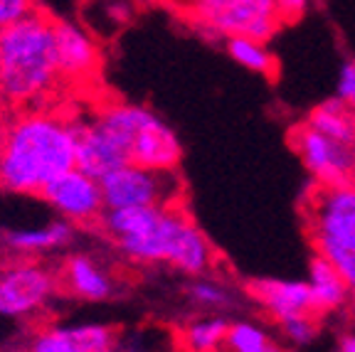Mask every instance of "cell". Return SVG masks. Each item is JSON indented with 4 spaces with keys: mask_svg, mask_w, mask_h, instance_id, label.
<instances>
[{
    "mask_svg": "<svg viewBox=\"0 0 355 352\" xmlns=\"http://www.w3.org/2000/svg\"><path fill=\"white\" fill-rule=\"evenodd\" d=\"M99 229L136 264H168L188 279L217 264L212 242L180 204L104 209Z\"/></svg>",
    "mask_w": 355,
    "mask_h": 352,
    "instance_id": "obj_1",
    "label": "cell"
},
{
    "mask_svg": "<svg viewBox=\"0 0 355 352\" xmlns=\"http://www.w3.org/2000/svg\"><path fill=\"white\" fill-rule=\"evenodd\" d=\"M74 168V121L42 106L17 109L3 121L0 187L40 195L57 175Z\"/></svg>",
    "mask_w": 355,
    "mask_h": 352,
    "instance_id": "obj_2",
    "label": "cell"
},
{
    "mask_svg": "<svg viewBox=\"0 0 355 352\" xmlns=\"http://www.w3.org/2000/svg\"><path fill=\"white\" fill-rule=\"evenodd\" d=\"M52 17L35 10L0 33V101L12 109L42 106L60 87Z\"/></svg>",
    "mask_w": 355,
    "mask_h": 352,
    "instance_id": "obj_3",
    "label": "cell"
},
{
    "mask_svg": "<svg viewBox=\"0 0 355 352\" xmlns=\"http://www.w3.org/2000/svg\"><path fill=\"white\" fill-rule=\"evenodd\" d=\"M92 121L126 153L128 163L150 170H178L183 146L161 116L146 106L106 101Z\"/></svg>",
    "mask_w": 355,
    "mask_h": 352,
    "instance_id": "obj_4",
    "label": "cell"
},
{
    "mask_svg": "<svg viewBox=\"0 0 355 352\" xmlns=\"http://www.w3.org/2000/svg\"><path fill=\"white\" fill-rule=\"evenodd\" d=\"M306 229L313 254L343 276L355 301V185H313L306 200Z\"/></svg>",
    "mask_w": 355,
    "mask_h": 352,
    "instance_id": "obj_5",
    "label": "cell"
},
{
    "mask_svg": "<svg viewBox=\"0 0 355 352\" xmlns=\"http://www.w3.org/2000/svg\"><path fill=\"white\" fill-rule=\"evenodd\" d=\"M198 30L210 39L232 35L269 42L282 28L274 0H185Z\"/></svg>",
    "mask_w": 355,
    "mask_h": 352,
    "instance_id": "obj_6",
    "label": "cell"
},
{
    "mask_svg": "<svg viewBox=\"0 0 355 352\" xmlns=\"http://www.w3.org/2000/svg\"><path fill=\"white\" fill-rule=\"evenodd\" d=\"M106 209L180 204L183 182L175 170H150L126 163L99 177Z\"/></svg>",
    "mask_w": 355,
    "mask_h": 352,
    "instance_id": "obj_7",
    "label": "cell"
},
{
    "mask_svg": "<svg viewBox=\"0 0 355 352\" xmlns=\"http://www.w3.org/2000/svg\"><path fill=\"white\" fill-rule=\"evenodd\" d=\"M60 293L57 269L35 256H20L0 266V315L30 318Z\"/></svg>",
    "mask_w": 355,
    "mask_h": 352,
    "instance_id": "obj_8",
    "label": "cell"
},
{
    "mask_svg": "<svg viewBox=\"0 0 355 352\" xmlns=\"http://www.w3.org/2000/svg\"><path fill=\"white\" fill-rule=\"evenodd\" d=\"M40 197L50 207H55L62 220H67L74 227L99 225L106 209L99 180L92 177L89 173L79 170L77 166L57 175L50 185H44Z\"/></svg>",
    "mask_w": 355,
    "mask_h": 352,
    "instance_id": "obj_9",
    "label": "cell"
},
{
    "mask_svg": "<svg viewBox=\"0 0 355 352\" xmlns=\"http://www.w3.org/2000/svg\"><path fill=\"white\" fill-rule=\"evenodd\" d=\"M52 35L60 82L74 87L96 82L101 72V47L94 35L69 20H52Z\"/></svg>",
    "mask_w": 355,
    "mask_h": 352,
    "instance_id": "obj_10",
    "label": "cell"
},
{
    "mask_svg": "<svg viewBox=\"0 0 355 352\" xmlns=\"http://www.w3.org/2000/svg\"><path fill=\"white\" fill-rule=\"evenodd\" d=\"M288 141L313 185L333 187L350 182V146L331 141L306 123L291 128Z\"/></svg>",
    "mask_w": 355,
    "mask_h": 352,
    "instance_id": "obj_11",
    "label": "cell"
},
{
    "mask_svg": "<svg viewBox=\"0 0 355 352\" xmlns=\"http://www.w3.org/2000/svg\"><path fill=\"white\" fill-rule=\"evenodd\" d=\"M28 352H119V333L109 325H44Z\"/></svg>",
    "mask_w": 355,
    "mask_h": 352,
    "instance_id": "obj_12",
    "label": "cell"
},
{
    "mask_svg": "<svg viewBox=\"0 0 355 352\" xmlns=\"http://www.w3.org/2000/svg\"><path fill=\"white\" fill-rule=\"evenodd\" d=\"M247 293L277 323L301 313H313V303H311V291L306 281L254 279L247 286Z\"/></svg>",
    "mask_w": 355,
    "mask_h": 352,
    "instance_id": "obj_13",
    "label": "cell"
},
{
    "mask_svg": "<svg viewBox=\"0 0 355 352\" xmlns=\"http://www.w3.org/2000/svg\"><path fill=\"white\" fill-rule=\"evenodd\" d=\"M60 291L82 301H109L116 291V281L89 254H72L57 269Z\"/></svg>",
    "mask_w": 355,
    "mask_h": 352,
    "instance_id": "obj_14",
    "label": "cell"
},
{
    "mask_svg": "<svg viewBox=\"0 0 355 352\" xmlns=\"http://www.w3.org/2000/svg\"><path fill=\"white\" fill-rule=\"evenodd\" d=\"M128 158L92 118L74 121V166L99 180L114 168L126 166Z\"/></svg>",
    "mask_w": 355,
    "mask_h": 352,
    "instance_id": "obj_15",
    "label": "cell"
},
{
    "mask_svg": "<svg viewBox=\"0 0 355 352\" xmlns=\"http://www.w3.org/2000/svg\"><path fill=\"white\" fill-rule=\"evenodd\" d=\"M311 291V303H313V313L326 315L333 310H340L350 301V291L345 286L343 276L336 271L331 261L313 254L309 261V276H306Z\"/></svg>",
    "mask_w": 355,
    "mask_h": 352,
    "instance_id": "obj_16",
    "label": "cell"
},
{
    "mask_svg": "<svg viewBox=\"0 0 355 352\" xmlns=\"http://www.w3.org/2000/svg\"><path fill=\"white\" fill-rule=\"evenodd\" d=\"M74 237V225L67 220L50 222L35 229H15L3 234V244L17 256H42V254L57 252L67 247Z\"/></svg>",
    "mask_w": 355,
    "mask_h": 352,
    "instance_id": "obj_17",
    "label": "cell"
},
{
    "mask_svg": "<svg viewBox=\"0 0 355 352\" xmlns=\"http://www.w3.org/2000/svg\"><path fill=\"white\" fill-rule=\"evenodd\" d=\"M304 123L343 146H350L355 141V111L348 109L338 96H333V99H326L318 106H313Z\"/></svg>",
    "mask_w": 355,
    "mask_h": 352,
    "instance_id": "obj_18",
    "label": "cell"
},
{
    "mask_svg": "<svg viewBox=\"0 0 355 352\" xmlns=\"http://www.w3.org/2000/svg\"><path fill=\"white\" fill-rule=\"evenodd\" d=\"M230 320L222 313H210L202 318H193L185 325L178 340L183 352H222V342L227 335Z\"/></svg>",
    "mask_w": 355,
    "mask_h": 352,
    "instance_id": "obj_19",
    "label": "cell"
},
{
    "mask_svg": "<svg viewBox=\"0 0 355 352\" xmlns=\"http://www.w3.org/2000/svg\"><path fill=\"white\" fill-rule=\"evenodd\" d=\"M225 52L247 72L261 74V77L269 79L277 77L279 72L277 57L266 47V42H259V39L244 37V35H232V37H225Z\"/></svg>",
    "mask_w": 355,
    "mask_h": 352,
    "instance_id": "obj_20",
    "label": "cell"
},
{
    "mask_svg": "<svg viewBox=\"0 0 355 352\" xmlns=\"http://www.w3.org/2000/svg\"><path fill=\"white\" fill-rule=\"evenodd\" d=\"M222 352H286V347L274 340V335L261 323L234 320L227 325Z\"/></svg>",
    "mask_w": 355,
    "mask_h": 352,
    "instance_id": "obj_21",
    "label": "cell"
},
{
    "mask_svg": "<svg viewBox=\"0 0 355 352\" xmlns=\"http://www.w3.org/2000/svg\"><path fill=\"white\" fill-rule=\"evenodd\" d=\"M185 298L195 308L207 310V313H222L234 303V296L222 281H215L210 276H195L185 286Z\"/></svg>",
    "mask_w": 355,
    "mask_h": 352,
    "instance_id": "obj_22",
    "label": "cell"
},
{
    "mask_svg": "<svg viewBox=\"0 0 355 352\" xmlns=\"http://www.w3.org/2000/svg\"><path fill=\"white\" fill-rule=\"evenodd\" d=\"M279 331H282V337L288 345L309 347L311 342L318 337V333H321V323H318L316 313H301L288 320H282V323H279Z\"/></svg>",
    "mask_w": 355,
    "mask_h": 352,
    "instance_id": "obj_23",
    "label": "cell"
},
{
    "mask_svg": "<svg viewBox=\"0 0 355 352\" xmlns=\"http://www.w3.org/2000/svg\"><path fill=\"white\" fill-rule=\"evenodd\" d=\"M35 10V0H0V33Z\"/></svg>",
    "mask_w": 355,
    "mask_h": 352,
    "instance_id": "obj_24",
    "label": "cell"
},
{
    "mask_svg": "<svg viewBox=\"0 0 355 352\" xmlns=\"http://www.w3.org/2000/svg\"><path fill=\"white\" fill-rule=\"evenodd\" d=\"M336 96L343 101L348 109L355 111V57L343 62L338 72V82H336Z\"/></svg>",
    "mask_w": 355,
    "mask_h": 352,
    "instance_id": "obj_25",
    "label": "cell"
},
{
    "mask_svg": "<svg viewBox=\"0 0 355 352\" xmlns=\"http://www.w3.org/2000/svg\"><path fill=\"white\" fill-rule=\"evenodd\" d=\"M277 6V15L282 22H294L313 6V0H274Z\"/></svg>",
    "mask_w": 355,
    "mask_h": 352,
    "instance_id": "obj_26",
    "label": "cell"
},
{
    "mask_svg": "<svg viewBox=\"0 0 355 352\" xmlns=\"http://www.w3.org/2000/svg\"><path fill=\"white\" fill-rule=\"evenodd\" d=\"M333 352H355V333H345Z\"/></svg>",
    "mask_w": 355,
    "mask_h": 352,
    "instance_id": "obj_27",
    "label": "cell"
},
{
    "mask_svg": "<svg viewBox=\"0 0 355 352\" xmlns=\"http://www.w3.org/2000/svg\"><path fill=\"white\" fill-rule=\"evenodd\" d=\"M350 182L355 185V141L350 143Z\"/></svg>",
    "mask_w": 355,
    "mask_h": 352,
    "instance_id": "obj_28",
    "label": "cell"
},
{
    "mask_svg": "<svg viewBox=\"0 0 355 352\" xmlns=\"http://www.w3.org/2000/svg\"><path fill=\"white\" fill-rule=\"evenodd\" d=\"M0 136H3V116H0Z\"/></svg>",
    "mask_w": 355,
    "mask_h": 352,
    "instance_id": "obj_29",
    "label": "cell"
}]
</instances>
